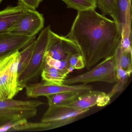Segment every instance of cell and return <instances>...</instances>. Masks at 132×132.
I'll use <instances>...</instances> for the list:
<instances>
[{"mask_svg":"<svg viewBox=\"0 0 132 132\" xmlns=\"http://www.w3.org/2000/svg\"><path fill=\"white\" fill-rule=\"evenodd\" d=\"M44 103L38 100L21 101L13 99H0L1 109L37 108Z\"/></svg>","mask_w":132,"mask_h":132,"instance_id":"cell-16","label":"cell"},{"mask_svg":"<svg viewBox=\"0 0 132 132\" xmlns=\"http://www.w3.org/2000/svg\"><path fill=\"white\" fill-rule=\"evenodd\" d=\"M46 52L53 58L60 61L68 59L72 53H80L78 46L73 41L52 30Z\"/></svg>","mask_w":132,"mask_h":132,"instance_id":"cell-9","label":"cell"},{"mask_svg":"<svg viewBox=\"0 0 132 132\" xmlns=\"http://www.w3.org/2000/svg\"><path fill=\"white\" fill-rule=\"evenodd\" d=\"M4 55H0V59L1 58V57H2L3 56H4Z\"/></svg>","mask_w":132,"mask_h":132,"instance_id":"cell-28","label":"cell"},{"mask_svg":"<svg viewBox=\"0 0 132 132\" xmlns=\"http://www.w3.org/2000/svg\"><path fill=\"white\" fill-rule=\"evenodd\" d=\"M35 40V39L21 51H20V57L18 64V77L28 65L30 61L34 52Z\"/></svg>","mask_w":132,"mask_h":132,"instance_id":"cell-18","label":"cell"},{"mask_svg":"<svg viewBox=\"0 0 132 132\" xmlns=\"http://www.w3.org/2000/svg\"><path fill=\"white\" fill-rule=\"evenodd\" d=\"M50 124L45 123H31L27 122L23 125L14 127L11 131H42L48 130Z\"/></svg>","mask_w":132,"mask_h":132,"instance_id":"cell-22","label":"cell"},{"mask_svg":"<svg viewBox=\"0 0 132 132\" xmlns=\"http://www.w3.org/2000/svg\"><path fill=\"white\" fill-rule=\"evenodd\" d=\"M35 37L10 33L0 35V55H6L22 50L35 40Z\"/></svg>","mask_w":132,"mask_h":132,"instance_id":"cell-10","label":"cell"},{"mask_svg":"<svg viewBox=\"0 0 132 132\" xmlns=\"http://www.w3.org/2000/svg\"><path fill=\"white\" fill-rule=\"evenodd\" d=\"M110 100L111 98L104 92L92 89L79 94L72 100L60 105L84 110L89 109L95 106H105L109 103Z\"/></svg>","mask_w":132,"mask_h":132,"instance_id":"cell-8","label":"cell"},{"mask_svg":"<svg viewBox=\"0 0 132 132\" xmlns=\"http://www.w3.org/2000/svg\"><path fill=\"white\" fill-rule=\"evenodd\" d=\"M89 109L79 110L65 106L48 105L41 122L49 123V130L64 126L75 122Z\"/></svg>","mask_w":132,"mask_h":132,"instance_id":"cell-5","label":"cell"},{"mask_svg":"<svg viewBox=\"0 0 132 132\" xmlns=\"http://www.w3.org/2000/svg\"><path fill=\"white\" fill-rule=\"evenodd\" d=\"M51 31L50 26L42 31L35 40L33 54L28 65L18 77V85L21 90L27 85L37 82L41 75L44 64V57L47 51Z\"/></svg>","mask_w":132,"mask_h":132,"instance_id":"cell-2","label":"cell"},{"mask_svg":"<svg viewBox=\"0 0 132 132\" xmlns=\"http://www.w3.org/2000/svg\"><path fill=\"white\" fill-rule=\"evenodd\" d=\"M119 62L122 69L130 75L132 72V52L120 50Z\"/></svg>","mask_w":132,"mask_h":132,"instance_id":"cell-23","label":"cell"},{"mask_svg":"<svg viewBox=\"0 0 132 132\" xmlns=\"http://www.w3.org/2000/svg\"><path fill=\"white\" fill-rule=\"evenodd\" d=\"M65 37L76 44L85 67L89 70L100 60L115 55L120 45L121 34L114 21L89 9L78 11Z\"/></svg>","mask_w":132,"mask_h":132,"instance_id":"cell-1","label":"cell"},{"mask_svg":"<svg viewBox=\"0 0 132 132\" xmlns=\"http://www.w3.org/2000/svg\"><path fill=\"white\" fill-rule=\"evenodd\" d=\"M115 55L105 59L103 61L90 69L88 71L71 78L66 79L64 84L75 85L76 83L88 84L102 82L109 84L117 82Z\"/></svg>","mask_w":132,"mask_h":132,"instance_id":"cell-4","label":"cell"},{"mask_svg":"<svg viewBox=\"0 0 132 132\" xmlns=\"http://www.w3.org/2000/svg\"><path fill=\"white\" fill-rule=\"evenodd\" d=\"M19 57L17 51L0 59V99H13L21 91L18 85Z\"/></svg>","mask_w":132,"mask_h":132,"instance_id":"cell-3","label":"cell"},{"mask_svg":"<svg viewBox=\"0 0 132 132\" xmlns=\"http://www.w3.org/2000/svg\"><path fill=\"white\" fill-rule=\"evenodd\" d=\"M131 9L128 11L126 21L121 32V39L120 49L121 51L132 52L131 40Z\"/></svg>","mask_w":132,"mask_h":132,"instance_id":"cell-17","label":"cell"},{"mask_svg":"<svg viewBox=\"0 0 132 132\" xmlns=\"http://www.w3.org/2000/svg\"><path fill=\"white\" fill-rule=\"evenodd\" d=\"M45 20L42 14L36 10L25 9L9 33L17 35L34 37L44 27Z\"/></svg>","mask_w":132,"mask_h":132,"instance_id":"cell-7","label":"cell"},{"mask_svg":"<svg viewBox=\"0 0 132 132\" xmlns=\"http://www.w3.org/2000/svg\"><path fill=\"white\" fill-rule=\"evenodd\" d=\"M81 93L75 92H64L47 96L48 105H61L74 99Z\"/></svg>","mask_w":132,"mask_h":132,"instance_id":"cell-19","label":"cell"},{"mask_svg":"<svg viewBox=\"0 0 132 132\" xmlns=\"http://www.w3.org/2000/svg\"><path fill=\"white\" fill-rule=\"evenodd\" d=\"M37 108H0V127L16 120L33 118L37 115Z\"/></svg>","mask_w":132,"mask_h":132,"instance_id":"cell-12","label":"cell"},{"mask_svg":"<svg viewBox=\"0 0 132 132\" xmlns=\"http://www.w3.org/2000/svg\"><path fill=\"white\" fill-rule=\"evenodd\" d=\"M25 9L18 4L16 6H8L0 11V35L9 33Z\"/></svg>","mask_w":132,"mask_h":132,"instance_id":"cell-11","label":"cell"},{"mask_svg":"<svg viewBox=\"0 0 132 132\" xmlns=\"http://www.w3.org/2000/svg\"><path fill=\"white\" fill-rule=\"evenodd\" d=\"M3 0H0V4H1V3L2 2V1H3Z\"/></svg>","mask_w":132,"mask_h":132,"instance_id":"cell-29","label":"cell"},{"mask_svg":"<svg viewBox=\"0 0 132 132\" xmlns=\"http://www.w3.org/2000/svg\"><path fill=\"white\" fill-rule=\"evenodd\" d=\"M27 119H24L11 122L0 127V132L11 131L14 127L19 125H23L27 122Z\"/></svg>","mask_w":132,"mask_h":132,"instance_id":"cell-27","label":"cell"},{"mask_svg":"<svg viewBox=\"0 0 132 132\" xmlns=\"http://www.w3.org/2000/svg\"><path fill=\"white\" fill-rule=\"evenodd\" d=\"M18 4L25 9L36 10L42 2V0H18Z\"/></svg>","mask_w":132,"mask_h":132,"instance_id":"cell-26","label":"cell"},{"mask_svg":"<svg viewBox=\"0 0 132 132\" xmlns=\"http://www.w3.org/2000/svg\"><path fill=\"white\" fill-rule=\"evenodd\" d=\"M120 52V50L119 47L114 55L116 59V72L117 81L115 84L112 90L107 94L111 98L115 94L120 92L124 89L127 83L128 79L130 76L128 73L122 69L120 66L119 62Z\"/></svg>","mask_w":132,"mask_h":132,"instance_id":"cell-14","label":"cell"},{"mask_svg":"<svg viewBox=\"0 0 132 132\" xmlns=\"http://www.w3.org/2000/svg\"><path fill=\"white\" fill-rule=\"evenodd\" d=\"M44 61L45 63L50 67L64 71L68 74L71 72V68L69 65L68 59L62 61L54 59L46 52L45 55Z\"/></svg>","mask_w":132,"mask_h":132,"instance_id":"cell-21","label":"cell"},{"mask_svg":"<svg viewBox=\"0 0 132 132\" xmlns=\"http://www.w3.org/2000/svg\"><path fill=\"white\" fill-rule=\"evenodd\" d=\"M96 6L103 16H111L115 10V0H96Z\"/></svg>","mask_w":132,"mask_h":132,"instance_id":"cell-24","label":"cell"},{"mask_svg":"<svg viewBox=\"0 0 132 132\" xmlns=\"http://www.w3.org/2000/svg\"><path fill=\"white\" fill-rule=\"evenodd\" d=\"M115 10L111 16L117 24L121 34L128 11L131 9V0H115Z\"/></svg>","mask_w":132,"mask_h":132,"instance_id":"cell-13","label":"cell"},{"mask_svg":"<svg viewBox=\"0 0 132 132\" xmlns=\"http://www.w3.org/2000/svg\"><path fill=\"white\" fill-rule=\"evenodd\" d=\"M65 3L67 7L76 10L77 11L86 10L89 9L95 10L96 0H61Z\"/></svg>","mask_w":132,"mask_h":132,"instance_id":"cell-20","label":"cell"},{"mask_svg":"<svg viewBox=\"0 0 132 132\" xmlns=\"http://www.w3.org/2000/svg\"><path fill=\"white\" fill-rule=\"evenodd\" d=\"M68 61L69 67L72 69L79 70L85 68L84 58L79 52H75L70 54Z\"/></svg>","mask_w":132,"mask_h":132,"instance_id":"cell-25","label":"cell"},{"mask_svg":"<svg viewBox=\"0 0 132 132\" xmlns=\"http://www.w3.org/2000/svg\"><path fill=\"white\" fill-rule=\"evenodd\" d=\"M27 96L31 98L46 96L52 94L64 92H75L82 93L93 89V87L88 84L78 85H56L42 81L41 82H34L27 85L25 87Z\"/></svg>","mask_w":132,"mask_h":132,"instance_id":"cell-6","label":"cell"},{"mask_svg":"<svg viewBox=\"0 0 132 132\" xmlns=\"http://www.w3.org/2000/svg\"><path fill=\"white\" fill-rule=\"evenodd\" d=\"M68 74L64 71L50 67L44 62L41 76L42 81L51 84L62 85Z\"/></svg>","mask_w":132,"mask_h":132,"instance_id":"cell-15","label":"cell"}]
</instances>
